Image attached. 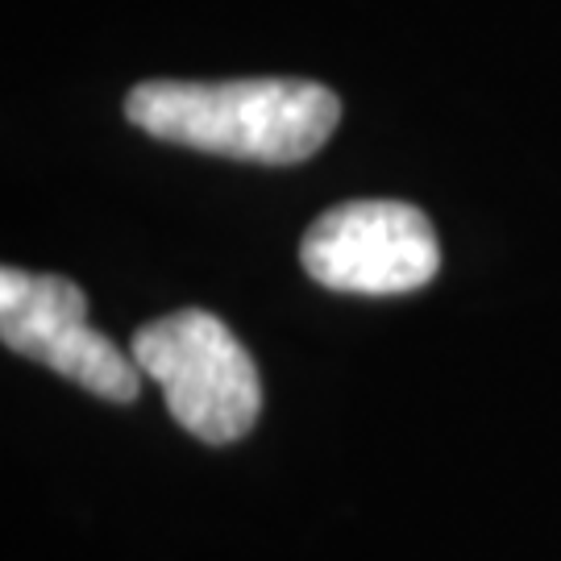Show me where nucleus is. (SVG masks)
I'll use <instances>...</instances> for the list:
<instances>
[{"label":"nucleus","instance_id":"nucleus-2","mask_svg":"<svg viewBox=\"0 0 561 561\" xmlns=\"http://www.w3.org/2000/svg\"><path fill=\"white\" fill-rule=\"evenodd\" d=\"M129 354L141 375L159 382L175 424L192 437L229 445L259 421V370L221 317L204 308H180L138 329Z\"/></svg>","mask_w":561,"mask_h":561},{"label":"nucleus","instance_id":"nucleus-4","mask_svg":"<svg viewBox=\"0 0 561 561\" xmlns=\"http://www.w3.org/2000/svg\"><path fill=\"white\" fill-rule=\"evenodd\" d=\"M0 341L101 400H138L141 370L134 354L88 324V296L62 275L0 271Z\"/></svg>","mask_w":561,"mask_h":561},{"label":"nucleus","instance_id":"nucleus-3","mask_svg":"<svg viewBox=\"0 0 561 561\" xmlns=\"http://www.w3.org/2000/svg\"><path fill=\"white\" fill-rule=\"evenodd\" d=\"M300 262L333 291L403 296L437 275L442 245L421 208L400 201H354L329 208L304 233Z\"/></svg>","mask_w":561,"mask_h":561},{"label":"nucleus","instance_id":"nucleus-1","mask_svg":"<svg viewBox=\"0 0 561 561\" xmlns=\"http://www.w3.org/2000/svg\"><path fill=\"white\" fill-rule=\"evenodd\" d=\"M125 117L150 138L245 162H304L337 129L341 101L312 80L138 83Z\"/></svg>","mask_w":561,"mask_h":561}]
</instances>
